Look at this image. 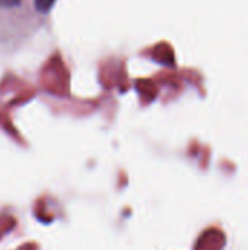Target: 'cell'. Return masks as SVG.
Instances as JSON below:
<instances>
[{
  "mask_svg": "<svg viewBox=\"0 0 248 250\" xmlns=\"http://www.w3.org/2000/svg\"><path fill=\"white\" fill-rule=\"evenodd\" d=\"M56 0H35V7L41 12V13H45L51 9V6L54 4Z\"/></svg>",
  "mask_w": 248,
  "mask_h": 250,
  "instance_id": "obj_1",
  "label": "cell"
},
{
  "mask_svg": "<svg viewBox=\"0 0 248 250\" xmlns=\"http://www.w3.org/2000/svg\"><path fill=\"white\" fill-rule=\"evenodd\" d=\"M20 0H0V6H15Z\"/></svg>",
  "mask_w": 248,
  "mask_h": 250,
  "instance_id": "obj_2",
  "label": "cell"
}]
</instances>
